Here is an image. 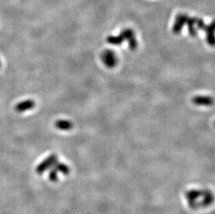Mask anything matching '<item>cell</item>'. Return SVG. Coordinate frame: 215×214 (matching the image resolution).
I'll use <instances>...</instances> for the list:
<instances>
[{
    "instance_id": "1",
    "label": "cell",
    "mask_w": 215,
    "mask_h": 214,
    "mask_svg": "<svg viewBox=\"0 0 215 214\" xmlns=\"http://www.w3.org/2000/svg\"><path fill=\"white\" fill-rule=\"evenodd\" d=\"M189 17L187 15L180 14L176 18V22L173 26V31L176 33H178L182 30V28L184 27V25L187 23Z\"/></svg>"
},
{
    "instance_id": "2",
    "label": "cell",
    "mask_w": 215,
    "mask_h": 214,
    "mask_svg": "<svg viewBox=\"0 0 215 214\" xmlns=\"http://www.w3.org/2000/svg\"><path fill=\"white\" fill-rule=\"evenodd\" d=\"M102 58L105 64L109 66V67H112L116 63V58L115 57L114 54H113V52H112V50L106 51V52L103 54Z\"/></svg>"
},
{
    "instance_id": "3",
    "label": "cell",
    "mask_w": 215,
    "mask_h": 214,
    "mask_svg": "<svg viewBox=\"0 0 215 214\" xmlns=\"http://www.w3.org/2000/svg\"><path fill=\"white\" fill-rule=\"evenodd\" d=\"M35 103L32 100H27L24 101L22 102L19 103L16 106V111L19 112H23L24 111L29 110L32 108H34Z\"/></svg>"
},
{
    "instance_id": "4",
    "label": "cell",
    "mask_w": 215,
    "mask_h": 214,
    "mask_svg": "<svg viewBox=\"0 0 215 214\" xmlns=\"http://www.w3.org/2000/svg\"><path fill=\"white\" fill-rule=\"evenodd\" d=\"M194 102L198 105H210L212 99L208 97H196L194 99Z\"/></svg>"
},
{
    "instance_id": "5",
    "label": "cell",
    "mask_w": 215,
    "mask_h": 214,
    "mask_svg": "<svg viewBox=\"0 0 215 214\" xmlns=\"http://www.w3.org/2000/svg\"><path fill=\"white\" fill-rule=\"evenodd\" d=\"M56 126L57 128L61 130H69L72 128V124L68 120H59L56 122Z\"/></svg>"
}]
</instances>
